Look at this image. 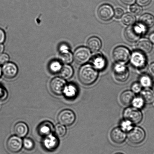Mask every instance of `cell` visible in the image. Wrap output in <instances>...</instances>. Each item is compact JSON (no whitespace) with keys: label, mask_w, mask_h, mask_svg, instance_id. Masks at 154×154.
Listing matches in <instances>:
<instances>
[{"label":"cell","mask_w":154,"mask_h":154,"mask_svg":"<svg viewBox=\"0 0 154 154\" xmlns=\"http://www.w3.org/2000/svg\"><path fill=\"white\" fill-rule=\"evenodd\" d=\"M98 76V71L91 64L82 66L79 70V80L81 83L86 86H89L95 83Z\"/></svg>","instance_id":"cell-1"},{"label":"cell","mask_w":154,"mask_h":154,"mask_svg":"<svg viewBox=\"0 0 154 154\" xmlns=\"http://www.w3.org/2000/svg\"><path fill=\"white\" fill-rule=\"evenodd\" d=\"M146 28L141 24L130 25L124 33L125 38L131 43L136 42L145 32Z\"/></svg>","instance_id":"cell-2"},{"label":"cell","mask_w":154,"mask_h":154,"mask_svg":"<svg viewBox=\"0 0 154 154\" xmlns=\"http://www.w3.org/2000/svg\"><path fill=\"white\" fill-rule=\"evenodd\" d=\"M112 55L113 59L116 62L123 65L128 62L131 57L129 49L124 46H119L115 48Z\"/></svg>","instance_id":"cell-3"},{"label":"cell","mask_w":154,"mask_h":154,"mask_svg":"<svg viewBox=\"0 0 154 154\" xmlns=\"http://www.w3.org/2000/svg\"><path fill=\"white\" fill-rule=\"evenodd\" d=\"M124 119L132 122L133 124L140 123L143 119V115L139 109L134 107H128L123 112Z\"/></svg>","instance_id":"cell-4"},{"label":"cell","mask_w":154,"mask_h":154,"mask_svg":"<svg viewBox=\"0 0 154 154\" xmlns=\"http://www.w3.org/2000/svg\"><path fill=\"white\" fill-rule=\"evenodd\" d=\"M128 138L132 144H140L143 143L146 138V132L143 128L135 127L128 132Z\"/></svg>","instance_id":"cell-5"},{"label":"cell","mask_w":154,"mask_h":154,"mask_svg":"<svg viewBox=\"0 0 154 154\" xmlns=\"http://www.w3.org/2000/svg\"><path fill=\"white\" fill-rule=\"evenodd\" d=\"M74 59L75 62L79 65H83L87 63L91 57V51L88 48L81 46L75 51Z\"/></svg>","instance_id":"cell-6"},{"label":"cell","mask_w":154,"mask_h":154,"mask_svg":"<svg viewBox=\"0 0 154 154\" xmlns=\"http://www.w3.org/2000/svg\"><path fill=\"white\" fill-rule=\"evenodd\" d=\"M58 122L61 125L69 126L75 122L76 116L74 112L70 109H65L61 111L58 115Z\"/></svg>","instance_id":"cell-7"},{"label":"cell","mask_w":154,"mask_h":154,"mask_svg":"<svg viewBox=\"0 0 154 154\" xmlns=\"http://www.w3.org/2000/svg\"><path fill=\"white\" fill-rule=\"evenodd\" d=\"M115 78L118 81L124 82L128 80L129 72L127 67L123 64L116 63L113 67Z\"/></svg>","instance_id":"cell-8"},{"label":"cell","mask_w":154,"mask_h":154,"mask_svg":"<svg viewBox=\"0 0 154 154\" xmlns=\"http://www.w3.org/2000/svg\"><path fill=\"white\" fill-rule=\"evenodd\" d=\"M23 146V140L17 136H12L7 140V147L11 153L15 154L20 152Z\"/></svg>","instance_id":"cell-9"},{"label":"cell","mask_w":154,"mask_h":154,"mask_svg":"<svg viewBox=\"0 0 154 154\" xmlns=\"http://www.w3.org/2000/svg\"><path fill=\"white\" fill-rule=\"evenodd\" d=\"M131 62L132 65L139 69H141L146 66V59L144 54L140 51H134L131 54Z\"/></svg>","instance_id":"cell-10"},{"label":"cell","mask_w":154,"mask_h":154,"mask_svg":"<svg viewBox=\"0 0 154 154\" xmlns=\"http://www.w3.org/2000/svg\"><path fill=\"white\" fill-rule=\"evenodd\" d=\"M97 14L99 18L102 20L108 21L112 18L114 11L111 5L104 4L99 7Z\"/></svg>","instance_id":"cell-11"},{"label":"cell","mask_w":154,"mask_h":154,"mask_svg":"<svg viewBox=\"0 0 154 154\" xmlns=\"http://www.w3.org/2000/svg\"><path fill=\"white\" fill-rule=\"evenodd\" d=\"M65 79L62 77H56L52 79L50 82L49 86L51 92L57 95L63 94L64 88L66 85Z\"/></svg>","instance_id":"cell-12"},{"label":"cell","mask_w":154,"mask_h":154,"mask_svg":"<svg viewBox=\"0 0 154 154\" xmlns=\"http://www.w3.org/2000/svg\"><path fill=\"white\" fill-rule=\"evenodd\" d=\"M59 140L57 136L51 134L44 137L42 141L43 147L49 152H53L57 149Z\"/></svg>","instance_id":"cell-13"},{"label":"cell","mask_w":154,"mask_h":154,"mask_svg":"<svg viewBox=\"0 0 154 154\" xmlns=\"http://www.w3.org/2000/svg\"><path fill=\"white\" fill-rule=\"evenodd\" d=\"M110 137L113 143L118 145L122 144L126 140V133L120 128L117 127L112 130L110 132Z\"/></svg>","instance_id":"cell-14"},{"label":"cell","mask_w":154,"mask_h":154,"mask_svg":"<svg viewBox=\"0 0 154 154\" xmlns=\"http://www.w3.org/2000/svg\"><path fill=\"white\" fill-rule=\"evenodd\" d=\"M2 71L4 77L7 79H12L17 75L18 69L16 64L13 63L8 62L3 65Z\"/></svg>","instance_id":"cell-15"},{"label":"cell","mask_w":154,"mask_h":154,"mask_svg":"<svg viewBox=\"0 0 154 154\" xmlns=\"http://www.w3.org/2000/svg\"><path fill=\"white\" fill-rule=\"evenodd\" d=\"M54 127L51 122L48 121L43 122L38 125L37 132L39 135L44 137L52 134L54 131Z\"/></svg>","instance_id":"cell-16"},{"label":"cell","mask_w":154,"mask_h":154,"mask_svg":"<svg viewBox=\"0 0 154 154\" xmlns=\"http://www.w3.org/2000/svg\"><path fill=\"white\" fill-rule=\"evenodd\" d=\"M92 65L97 71H102L106 68V60L102 55L98 54L94 56L92 60Z\"/></svg>","instance_id":"cell-17"},{"label":"cell","mask_w":154,"mask_h":154,"mask_svg":"<svg viewBox=\"0 0 154 154\" xmlns=\"http://www.w3.org/2000/svg\"><path fill=\"white\" fill-rule=\"evenodd\" d=\"M78 93V89L75 85L72 83L66 85L64 88L63 94L66 98L69 100L74 99Z\"/></svg>","instance_id":"cell-18"},{"label":"cell","mask_w":154,"mask_h":154,"mask_svg":"<svg viewBox=\"0 0 154 154\" xmlns=\"http://www.w3.org/2000/svg\"><path fill=\"white\" fill-rule=\"evenodd\" d=\"M29 131V128L26 123L19 122L15 125L14 131L16 135L20 137H23L26 136Z\"/></svg>","instance_id":"cell-19"},{"label":"cell","mask_w":154,"mask_h":154,"mask_svg":"<svg viewBox=\"0 0 154 154\" xmlns=\"http://www.w3.org/2000/svg\"><path fill=\"white\" fill-rule=\"evenodd\" d=\"M87 45L90 50L93 53H96L101 49L102 42L98 37L93 36L88 40Z\"/></svg>","instance_id":"cell-20"},{"label":"cell","mask_w":154,"mask_h":154,"mask_svg":"<svg viewBox=\"0 0 154 154\" xmlns=\"http://www.w3.org/2000/svg\"><path fill=\"white\" fill-rule=\"evenodd\" d=\"M137 47L138 51L144 54H147L150 53L152 50V43L149 40L143 38L137 43Z\"/></svg>","instance_id":"cell-21"},{"label":"cell","mask_w":154,"mask_h":154,"mask_svg":"<svg viewBox=\"0 0 154 154\" xmlns=\"http://www.w3.org/2000/svg\"><path fill=\"white\" fill-rule=\"evenodd\" d=\"M139 21L146 28L152 27L154 25V16L149 13H145L140 16Z\"/></svg>","instance_id":"cell-22"},{"label":"cell","mask_w":154,"mask_h":154,"mask_svg":"<svg viewBox=\"0 0 154 154\" xmlns=\"http://www.w3.org/2000/svg\"><path fill=\"white\" fill-rule=\"evenodd\" d=\"M135 97L134 93L132 91H125L122 93L120 96V101L122 104L125 106L131 104L133 99Z\"/></svg>","instance_id":"cell-23"},{"label":"cell","mask_w":154,"mask_h":154,"mask_svg":"<svg viewBox=\"0 0 154 154\" xmlns=\"http://www.w3.org/2000/svg\"><path fill=\"white\" fill-rule=\"evenodd\" d=\"M140 97L146 103L151 104L154 101V92L149 88L141 91Z\"/></svg>","instance_id":"cell-24"},{"label":"cell","mask_w":154,"mask_h":154,"mask_svg":"<svg viewBox=\"0 0 154 154\" xmlns=\"http://www.w3.org/2000/svg\"><path fill=\"white\" fill-rule=\"evenodd\" d=\"M61 77L65 80H68L72 77L74 74V70L71 66L65 64L63 66L60 72Z\"/></svg>","instance_id":"cell-25"},{"label":"cell","mask_w":154,"mask_h":154,"mask_svg":"<svg viewBox=\"0 0 154 154\" xmlns=\"http://www.w3.org/2000/svg\"><path fill=\"white\" fill-rule=\"evenodd\" d=\"M62 67L60 61L56 60L51 61L48 66L49 71L53 74H57L60 73Z\"/></svg>","instance_id":"cell-26"},{"label":"cell","mask_w":154,"mask_h":154,"mask_svg":"<svg viewBox=\"0 0 154 154\" xmlns=\"http://www.w3.org/2000/svg\"><path fill=\"white\" fill-rule=\"evenodd\" d=\"M59 59L61 63L65 64H69L72 62L74 57L72 53L69 51L65 53H60Z\"/></svg>","instance_id":"cell-27"},{"label":"cell","mask_w":154,"mask_h":154,"mask_svg":"<svg viewBox=\"0 0 154 154\" xmlns=\"http://www.w3.org/2000/svg\"><path fill=\"white\" fill-rule=\"evenodd\" d=\"M136 17L134 14L131 13H126L123 14L122 17V23L125 25H134L136 22Z\"/></svg>","instance_id":"cell-28"},{"label":"cell","mask_w":154,"mask_h":154,"mask_svg":"<svg viewBox=\"0 0 154 154\" xmlns=\"http://www.w3.org/2000/svg\"><path fill=\"white\" fill-rule=\"evenodd\" d=\"M139 83L142 87L145 88H149L152 85V79L149 75L143 74L140 76Z\"/></svg>","instance_id":"cell-29"},{"label":"cell","mask_w":154,"mask_h":154,"mask_svg":"<svg viewBox=\"0 0 154 154\" xmlns=\"http://www.w3.org/2000/svg\"><path fill=\"white\" fill-rule=\"evenodd\" d=\"M54 131L56 135L60 137H64L67 132L66 128L65 125L60 124L56 125L54 128Z\"/></svg>","instance_id":"cell-30"},{"label":"cell","mask_w":154,"mask_h":154,"mask_svg":"<svg viewBox=\"0 0 154 154\" xmlns=\"http://www.w3.org/2000/svg\"><path fill=\"white\" fill-rule=\"evenodd\" d=\"M120 127L121 129L125 133H128L134 128L132 122L125 119L121 122Z\"/></svg>","instance_id":"cell-31"},{"label":"cell","mask_w":154,"mask_h":154,"mask_svg":"<svg viewBox=\"0 0 154 154\" xmlns=\"http://www.w3.org/2000/svg\"><path fill=\"white\" fill-rule=\"evenodd\" d=\"M145 103L144 100L140 96L134 97L131 103L133 107L138 109L143 108Z\"/></svg>","instance_id":"cell-32"},{"label":"cell","mask_w":154,"mask_h":154,"mask_svg":"<svg viewBox=\"0 0 154 154\" xmlns=\"http://www.w3.org/2000/svg\"><path fill=\"white\" fill-rule=\"evenodd\" d=\"M23 146L28 150H31L34 149L35 144L32 139L25 138L23 140Z\"/></svg>","instance_id":"cell-33"},{"label":"cell","mask_w":154,"mask_h":154,"mask_svg":"<svg viewBox=\"0 0 154 154\" xmlns=\"http://www.w3.org/2000/svg\"><path fill=\"white\" fill-rule=\"evenodd\" d=\"M130 11L134 15L138 16L141 14L143 9L140 6L134 4L131 6L130 8Z\"/></svg>","instance_id":"cell-34"},{"label":"cell","mask_w":154,"mask_h":154,"mask_svg":"<svg viewBox=\"0 0 154 154\" xmlns=\"http://www.w3.org/2000/svg\"><path fill=\"white\" fill-rule=\"evenodd\" d=\"M142 89V86L139 82H134L131 85V89L132 92L135 93L141 92Z\"/></svg>","instance_id":"cell-35"},{"label":"cell","mask_w":154,"mask_h":154,"mask_svg":"<svg viewBox=\"0 0 154 154\" xmlns=\"http://www.w3.org/2000/svg\"><path fill=\"white\" fill-rule=\"evenodd\" d=\"M9 59V56L7 54H0V65H4L8 62Z\"/></svg>","instance_id":"cell-36"},{"label":"cell","mask_w":154,"mask_h":154,"mask_svg":"<svg viewBox=\"0 0 154 154\" xmlns=\"http://www.w3.org/2000/svg\"><path fill=\"white\" fill-rule=\"evenodd\" d=\"M59 50L60 53H63L69 51L70 48L68 45L66 43H62L59 46Z\"/></svg>","instance_id":"cell-37"},{"label":"cell","mask_w":154,"mask_h":154,"mask_svg":"<svg viewBox=\"0 0 154 154\" xmlns=\"http://www.w3.org/2000/svg\"><path fill=\"white\" fill-rule=\"evenodd\" d=\"M124 11L122 8H117L115 10L114 16L116 19H119L123 15Z\"/></svg>","instance_id":"cell-38"},{"label":"cell","mask_w":154,"mask_h":154,"mask_svg":"<svg viewBox=\"0 0 154 154\" xmlns=\"http://www.w3.org/2000/svg\"><path fill=\"white\" fill-rule=\"evenodd\" d=\"M7 91L2 87L0 86V100H4L7 98Z\"/></svg>","instance_id":"cell-39"},{"label":"cell","mask_w":154,"mask_h":154,"mask_svg":"<svg viewBox=\"0 0 154 154\" xmlns=\"http://www.w3.org/2000/svg\"><path fill=\"white\" fill-rule=\"evenodd\" d=\"M137 3L140 7H146L149 5L152 0H136Z\"/></svg>","instance_id":"cell-40"},{"label":"cell","mask_w":154,"mask_h":154,"mask_svg":"<svg viewBox=\"0 0 154 154\" xmlns=\"http://www.w3.org/2000/svg\"><path fill=\"white\" fill-rule=\"evenodd\" d=\"M148 73L151 78L154 79V62L149 65L148 68Z\"/></svg>","instance_id":"cell-41"},{"label":"cell","mask_w":154,"mask_h":154,"mask_svg":"<svg viewBox=\"0 0 154 154\" xmlns=\"http://www.w3.org/2000/svg\"><path fill=\"white\" fill-rule=\"evenodd\" d=\"M5 34L3 30L0 28V44H2L5 41Z\"/></svg>","instance_id":"cell-42"},{"label":"cell","mask_w":154,"mask_h":154,"mask_svg":"<svg viewBox=\"0 0 154 154\" xmlns=\"http://www.w3.org/2000/svg\"><path fill=\"white\" fill-rule=\"evenodd\" d=\"M120 1L125 5H131L134 4L136 0H120Z\"/></svg>","instance_id":"cell-43"},{"label":"cell","mask_w":154,"mask_h":154,"mask_svg":"<svg viewBox=\"0 0 154 154\" xmlns=\"http://www.w3.org/2000/svg\"><path fill=\"white\" fill-rule=\"evenodd\" d=\"M149 40L152 44H154V32L152 33L149 35Z\"/></svg>","instance_id":"cell-44"},{"label":"cell","mask_w":154,"mask_h":154,"mask_svg":"<svg viewBox=\"0 0 154 154\" xmlns=\"http://www.w3.org/2000/svg\"><path fill=\"white\" fill-rule=\"evenodd\" d=\"M4 49V47L2 44H0V54L3 53Z\"/></svg>","instance_id":"cell-45"},{"label":"cell","mask_w":154,"mask_h":154,"mask_svg":"<svg viewBox=\"0 0 154 154\" xmlns=\"http://www.w3.org/2000/svg\"><path fill=\"white\" fill-rule=\"evenodd\" d=\"M2 68H1V66H0V77L1 75V74H2Z\"/></svg>","instance_id":"cell-46"},{"label":"cell","mask_w":154,"mask_h":154,"mask_svg":"<svg viewBox=\"0 0 154 154\" xmlns=\"http://www.w3.org/2000/svg\"><path fill=\"white\" fill-rule=\"evenodd\" d=\"M152 89H153V92H154V83L153 85V86H152Z\"/></svg>","instance_id":"cell-47"},{"label":"cell","mask_w":154,"mask_h":154,"mask_svg":"<svg viewBox=\"0 0 154 154\" xmlns=\"http://www.w3.org/2000/svg\"><path fill=\"white\" fill-rule=\"evenodd\" d=\"M122 154V153H116V154Z\"/></svg>","instance_id":"cell-48"}]
</instances>
